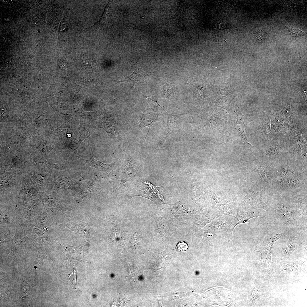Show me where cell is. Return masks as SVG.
<instances>
[{"mask_svg":"<svg viewBox=\"0 0 307 307\" xmlns=\"http://www.w3.org/2000/svg\"><path fill=\"white\" fill-rule=\"evenodd\" d=\"M146 75V73L142 70L140 65H137L135 70L130 75L123 80L118 81L117 83L122 82L136 83L144 78Z\"/></svg>","mask_w":307,"mask_h":307,"instance_id":"7c38bea8","label":"cell"},{"mask_svg":"<svg viewBox=\"0 0 307 307\" xmlns=\"http://www.w3.org/2000/svg\"><path fill=\"white\" fill-rule=\"evenodd\" d=\"M83 165L94 167L103 173L111 180H118L119 179V169L116 162L107 164L95 159L93 155L88 160L80 158Z\"/></svg>","mask_w":307,"mask_h":307,"instance_id":"8992f818","label":"cell"},{"mask_svg":"<svg viewBox=\"0 0 307 307\" xmlns=\"http://www.w3.org/2000/svg\"><path fill=\"white\" fill-rule=\"evenodd\" d=\"M260 31H259V32H257V34H256L255 37H256V38L258 40H262L263 39V38H262V37H264H264L265 36H262V35H263V34H265V33H263V31H262L263 30H262Z\"/></svg>","mask_w":307,"mask_h":307,"instance_id":"7402d4cb","label":"cell"},{"mask_svg":"<svg viewBox=\"0 0 307 307\" xmlns=\"http://www.w3.org/2000/svg\"><path fill=\"white\" fill-rule=\"evenodd\" d=\"M62 246L64 249V253L69 258H74L76 259H78L79 255L81 253V251L84 247V246L81 247H74L70 246H64L62 245Z\"/></svg>","mask_w":307,"mask_h":307,"instance_id":"4fadbf2b","label":"cell"},{"mask_svg":"<svg viewBox=\"0 0 307 307\" xmlns=\"http://www.w3.org/2000/svg\"><path fill=\"white\" fill-rule=\"evenodd\" d=\"M283 234V233L274 235L269 231H267L265 233L263 241L256 246V252H259L261 254L260 264L262 267L266 268L271 265L274 244L277 240L282 236Z\"/></svg>","mask_w":307,"mask_h":307,"instance_id":"3957f363","label":"cell"},{"mask_svg":"<svg viewBox=\"0 0 307 307\" xmlns=\"http://www.w3.org/2000/svg\"><path fill=\"white\" fill-rule=\"evenodd\" d=\"M121 117L117 116L104 117L100 122L99 126L104 129L107 133H109L115 136L116 138H121L119 132L118 126Z\"/></svg>","mask_w":307,"mask_h":307,"instance_id":"9c48e42d","label":"cell"},{"mask_svg":"<svg viewBox=\"0 0 307 307\" xmlns=\"http://www.w3.org/2000/svg\"><path fill=\"white\" fill-rule=\"evenodd\" d=\"M290 32L291 36L293 38L296 39H299L305 36L306 32H304L298 29L293 28L288 26H285Z\"/></svg>","mask_w":307,"mask_h":307,"instance_id":"e0dca14e","label":"cell"},{"mask_svg":"<svg viewBox=\"0 0 307 307\" xmlns=\"http://www.w3.org/2000/svg\"><path fill=\"white\" fill-rule=\"evenodd\" d=\"M186 113H183L177 115H173L168 114V117L167 118V122L168 128V131L169 130V126L171 123L175 122L182 115Z\"/></svg>","mask_w":307,"mask_h":307,"instance_id":"d6986e66","label":"cell"},{"mask_svg":"<svg viewBox=\"0 0 307 307\" xmlns=\"http://www.w3.org/2000/svg\"><path fill=\"white\" fill-rule=\"evenodd\" d=\"M300 180L297 178L283 177L279 178L275 181L276 185L279 188L283 189H289L298 186Z\"/></svg>","mask_w":307,"mask_h":307,"instance_id":"30bf717a","label":"cell"},{"mask_svg":"<svg viewBox=\"0 0 307 307\" xmlns=\"http://www.w3.org/2000/svg\"><path fill=\"white\" fill-rule=\"evenodd\" d=\"M70 225H71L70 227L71 228H71V229L72 230H74V231L77 233L81 234H84L86 233V232L87 231L84 226L80 225H79L74 223L72 222H71Z\"/></svg>","mask_w":307,"mask_h":307,"instance_id":"ac0fdd59","label":"cell"},{"mask_svg":"<svg viewBox=\"0 0 307 307\" xmlns=\"http://www.w3.org/2000/svg\"><path fill=\"white\" fill-rule=\"evenodd\" d=\"M188 248L187 243L184 241L179 242L177 245L175 249L180 251H185Z\"/></svg>","mask_w":307,"mask_h":307,"instance_id":"ffe728a7","label":"cell"},{"mask_svg":"<svg viewBox=\"0 0 307 307\" xmlns=\"http://www.w3.org/2000/svg\"><path fill=\"white\" fill-rule=\"evenodd\" d=\"M267 212L274 223L289 229L297 228L291 202L278 201L269 207Z\"/></svg>","mask_w":307,"mask_h":307,"instance_id":"7a4b0ae2","label":"cell"},{"mask_svg":"<svg viewBox=\"0 0 307 307\" xmlns=\"http://www.w3.org/2000/svg\"><path fill=\"white\" fill-rule=\"evenodd\" d=\"M235 127L237 132L244 138L245 141L250 144L248 142L246 135V128L241 113L237 110L235 116L234 121Z\"/></svg>","mask_w":307,"mask_h":307,"instance_id":"8fae6325","label":"cell"},{"mask_svg":"<svg viewBox=\"0 0 307 307\" xmlns=\"http://www.w3.org/2000/svg\"><path fill=\"white\" fill-rule=\"evenodd\" d=\"M276 175L279 178L283 177L296 178L298 174L294 170L285 167H279L276 172Z\"/></svg>","mask_w":307,"mask_h":307,"instance_id":"5bb4252c","label":"cell"},{"mask_svg":"<svg viewBox=\"0 0 307 307\" xmlns=\"http://www.w3.org/2000/svg\"><path fill=\"white\" fill-rule=\"evenodd\" d=\"M2 1H2L4 3L7 4L11 3V1L9 0H2Z\"/></svg>","mask_w":307,"mask_h":307,"instance_id":"cb8c5ba5","label":"cell"},{"mask_svg":"<svg viewBox=\"0 0 307 307\" xmlns=\"http://www.w3.org/2000/svg\"><path fill=\"white\" fill-rule=\"evenodd\" d=\"M306 261L305 259L295 261L281 260L275 261L271 265L274 273L278 276L281 272L284 271L289 273L298 272L301 270L303 264Z\"/></svg>","mask_w":307,"mask_h":307,"instance_id":"ba28073f","label":"cell"},{"mask_svg":"<svg viewBox=\"0 0 307 307\" xmlns=\"http://www.w3.org/2000/svg\"><path fill=\"white\" fill-rule=\"evenodd\" d=\"M159 116V113L157 107L153 104L148 105L146 111L139 115L138 122L140 129L142 130L146 126L149 128L144 141L145 140L151 126L158 120Z\"/></svg>","mask_w":307,"mask_h":307,"instance_id":"52a82bcc","label":"cell"},{"mask_svg":"<svg viewBox=\"0 0 307 307\" xmlns=\"http://www.w3.org/2000/svg\"><path fill=\"white\" fill-rule=\"evenodd\" d=\"M13 18L12 16L9 15L5 16L4 18V20L6 21H9L11 20Z\"/></svg>","mask_w":307,"mask_h":307,"instance_id":"603a6c76","label":"cell"},{"mask_svg":"<svg viewBox=\"0 0 307 307\" xmlns=\"http://www.w3.org/2000/svg\"><path fill=\"white\" fill-rule=\"evenodd\" d=\"M237 209V212L236 216L224 233L228 238H232L233 231L238 225L246 223L250 219L254 217L259 216L265 217L259 209H250L243 205L238 206Z\"/></svg>","mask_w":307,"mask_h":307,"instance_id":"5b68a950","label":"cell"},{"mask_svg":"<svg viewBox=\"0 0 307 307\" xmlns=\"http://www.w3.org/2000/svg\"><path fill=\"white\" fill-rule=\"evenodd\" d=\"M144 97L146 99H150L157 104L160 107L162 108L167 113H168L164 109H163L159 104V102L158 101V99L157 96H148L146 94H144L142 93Z\"/></svg>","mask_w":307,"mask_h":307,"instance_id":"44dd1931","label":"cell"},{"mask_svg":"<svg viewBox=\"0 0 307 307\" xmlns=\"http://www.w3.org/2000/svg\"><path fill=\"white\" fill-rule=\"evenodd\" d=\"M273 255L279 260L294 261L298 257L306 256L307 231L301 232L293 229L283 233L275 243Z\"/></svg>","mask_w":307,"mask_h":307,"instance_id":"6da1fadb","label":"cell"},{"mask_svg":"<svg viewBox=\"0 0 307 307\" xmlns=\"http://www.w3.org/2000/svg\"><path fill=\"white\" fill-rule=\"evenodd\" d=\"M257 172L260 177L264 180L269 181L270 180L269 170L265 166H258L256 168Z\"/></svg>","mask_w":307,"mask_h":307,"instance_id":"9a60e30c","label":"cell"},{"mask_svg":"<svg viewBox=\"0 0 307 307\" xmlns=\"http://www.w3.org/2000/svg\"><path fill=\"white\" fill-rule=\"evenodd\" d=\"M157 186L148 181H141V184L137 185L135 195H140L148 198L153 201L157 208L163 204H166L162 192L167 184Z\"/></svg>","mask_w":307,"mask_h":307,"instance_id":"277c9868","label":"cell"},{"mask_svg":"<svg viewBox=\"0 0 307 307\" xmlns=\"http://www.w3.org/2000/svg\"><path fill=\"white\" fill-rule=\"evenodd\" d=\"M176 92L174 87L171 85L167 83L165 85L162 93L165 98L171 99L175 96Z\"/></svg>","mask_w":307,"mask_h":307,"instance_id":"2e32d148","label":"cell"}]
</instances>
